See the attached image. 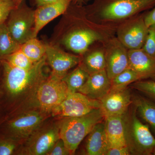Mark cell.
I'll list each match as a JSON object with an SVG mask.
<instances>
[{
    "label": "cell",
    "mask_w": 155,
    "mask_h": 155,
    "mask_svg": "<svg viewBox=\"0 0 155 155\" xmlns=\"http://www.w3.org/2000/svg\"><path fill=\"white\" fill-rule=\"evenodd\" d=\"M46 63V55L28 69L12 67L2 60L3 89L8 100L15 104L31 101L38 86L46 78L44 72Z\"/></svg>",
    "instance_id": "1"
},
{
    "label": "cell",
    "mask_w": 155,
    "mask_h": 155,
    "mask_svg": "<svg viewBox=\"0 0 155 155\" xmlns=\"http://www.w3.org/2000/svg\"><path fill=\"white\" fill-rule=\"evenodd\" d=\"M60 119L58 122L60 138L73 155L84 139L97 124L104 121L105 117L99 108L84 116Z\"/></svg>",
    "instance_id": "2"
},
{
    "label": "cell",
    "mask_w": 155,
    "mask_h": 155,
    "mask_svg": "<svg viewBox=\"0 0 155 155\" xmlns=\"http://www.w3.org/2000/svg\"><path fill=\"white\" fill-rule=\"evenodd\" d=\"M125 124L126 146L130 155H152L155 137L148 125L139 118L133 104L125 114Z\"/></svg>",
    "instance_id": "3"
},
{
    "label": "cell",
    "mask_w": 155,
    "mask_h": 155,
    "mask_svg": "<svg viewBox=\"0 0 155 155\" xmlns=\"http://www.w3.org/2000/svg\"><path fill=\"white\" fill-rule=\"evenodd\" d=\"M69 94L63 78L51 73L38 86L31 103L35 109L51 115L53 110L60 105Z\"/></svg>",
    "instance_id": "4"
},
{
    "label": "cell",
    "mask_w": 155,
    "mask_h": 155,
    "mask_svg": "<svg viewBox=\"0 0 155 155\" xmlns=\"http://www.w3.org/2000/svg\"><path fill=\"white\" fill-rule=\"evenodd\" d=\"M93 6L105 20H121L153 8L155 0H95Z\"/></svg>",
    "instance_id": "5"
},
{
    "label": "cell",
    "mask_w": 155,
    "mask_h": 155,
    "mask_svg": "<svg viewBox=\"0 0 155 155\" xmlns=\"http://www.w3.org/2000/svg\"><path fill=\"white\" fill-rule=\"evenodd\" d=\"M49 115L35 109L21 113L6 123L4 137L13 139L22 144L45 123Z\"/></svg>",
    "instance_id": "6"
},
{
    "label": "cell",
    "mask_w": 155,
    "mask_h": 155,
    "mask_svg": "<svg viewBox=\"0 0 155 155\" xmlns=\"http://www.w3.org/2000/svg\"><path fill=\"white\" fill-rule=\"evenodd\" d=\"M60 138L58 122L40 126L21 145L19 155H46Z\"/></svg>",
    "instance_id": "7"
},
{
    "label": "cell",
    "mask_w": 155,
    "mask_h": 155,
    "mask_svg": "<svg viewBox=\"0 0 155 155\" xmlns=\"http://www.w3.org/2000/svg\"><path fill=\"white\" fill-rule=\"evenodd\" d=\"M6 23L14 39L21 45L33 38L35 11L24 3V1L10 13Z\"/></svg>",
    "instance_id": "8"
},
{
    "label": "cell",
    "mask_w": 155,
    "mask_h": 155,
    "mask_svg": "<svg viewBox=\"0 0 155 155\" xmlns=\"http://www.w3.org/2000/svg\"><path fill=\"white\" fill-rule=\"evenodd\" d=\"M101 108V102L92 99L79 92L69 93L66 98L51 113L53 117L61 118L78 117Z\"/></svg>",
    "instance_id": "9"
},
{
    "label": "cell",
    "mask_w": 155,
    "mask_h": 155,
    "mask_svg": "<svg viewBox=\"0 0 155 155\" xmlns=\"http://www.w3.org/2000/svg\"><path fill=\"white\" fill-rule=\"evenodd\" d=\"M144 16L133 17L118 28L117 38L127 49H138L143 47L149 29L145 22Z\"/></svg>",
    "instance_id": "10"
},
{
    "label": "cell",
    "mask_w": 155,
    "mask_h": 155,
    "mask_svg": "<svg viewBox=\"0 0 155 155\" xmlns=\"http://www.w3.org/2000/svg\"><path fill=\"white\" fill-rule=\"evenodd\" d=\"M105 54L106 71L110 80L128 68V49L118 38L113 39L109 42Z\"/></svg>",
    "instance_id": "11"
},
{
    "label": "cell",
    "mask_w": 155,
    "mask_h": 155,
    "mask_svg": "<svg viewBox=\"0 0 155 155\" xmlns=\"http://www.w3.org/2000/svg\"><path fill=\"white\" fill-rule=\"evenodd\" d=\"M100 102V108L105 119L108 116L124 115L133 103L129 87L122 89H111Z\"/></svg>",
    "instance_id": "12"
},
{
    "label": "cell",
    "mask_w": 155,
    "mask_h": 155,
    "mask_svg": "<svg viewBox=\"0 0 155 155\" xmlns=\"http://www.w3.org/2000/svg\"><path fill=\"white\" fill-rule=\"evenodd\" d=\"M47 62L51 68L52 73L63 78L69 70L79 65L81 59L78 56L66 52L54 46L46 45Z\"/></svg>",
    "instance_id": "13"
},
{
    "label": "cell",
    "mask_w": 155,
    "mask_h": 155,
    "mask_svg": "<svg viewBox=\"0 0 155 155\" xmlns=\"http://www.w3.org/2000/svg\"><path fill=\"white\" fill-rule=\"evenodd\" d=\"M72 0H58L56 2L38 6L35 11V27L33 38H37L39 32L48 23L64 14Z\"/></svg>",
    "instance_id": "14"
},
{
    "label": "cell",
    "mask_w": 155,
    "mask_h": 155,
    "mask_svg": "<svg viewBox=\"0 0 155 155\" xmlns=\"http://www.w3.org/2000/svg\"><path fill=\"white\" fill-rule=\"evenodd\" d=\"M128 68L136 72L142 80L155 81V55H151L142 48L128 50Z\"/></svg>",
    "instance_id": "15"
},
{
    "label": "cell",
    "mask_w": 155,
    "mask_h": 155,
    "mask_svg": "<svg viewBox=\"0 0 155 155\" xmlns=\"http://www.w3.org/2000/svg\"><path fill=\"white\" fill-rule=\"evenodd\" d=\"M111 89V80L105 69L90 74L78 92L92 99L101 101Z\"/></svg>",
    "instance_id": "16"
},
{
    "label": "cell",
    "mask_w": 155,
    "mask_h": 155,
    "mask_svg": "<svg viewBox=\"0 0 155 155\" xmlns=\"http://www.w3.org/2000/svg\"><path fill=\"white\" fill-rule=\"evenodd\" d=\"M98 32L89 29L74 31L64 38L63 42L67 48L73 52L83 54L94 42L102 39Z\"/></svg>",
    "instance_id": "17"
},
{
    "label": "cell",
    "mask_w": 155,
    "mask_h": 155,
    "mask_svg": "<svg viewBox=\"0 0 155 155\" xmlns=\"http://www.w3.org/2000/svg\"><path fill=\"white\" fill-rule=\"evenodd\" d=\"M125 114L108 116L105 119L109 148L127 146L125 136Z\"/></svg>",
    "instance_id": "18"
},
{
    "label": "cell",
    "mask_w": 155,
    "mask_h": 155,
    "mask_svg": "<svg viewBox=\"0 0 155 155\" xmlns=\"http://www.w3.org/2000/svg\"><path fill=\"white\" fill-rule=\"evenodd\" d=\"M87 136L85 154L105 155L109 147L104 121L97 124Z\"/></svg>",
    "instance_id": "19"
},
{
    "label": "cell",
    "mask_w": 155,
    "mask_h": 155,
    "mask_svg": "<svg viewBox=\"0 0 155 155\" xmlns=\"http://www.w3.org/2000/svg\"><path fill=\"white\" fill-rule=\"evenodd\" d=\"M137 116L148 125L155 137V102L140 93L132 94Z\"/></svg>",
    "instance_id": "20"
},
{
    "label": "cell",
    "mask_w": 155,
    "mask_h": 155,
    "mask_svg": "<svg viewBox=\"0 0 155 155\" xmlns=\"http://www.w3.org/2000/svg\"><path fill=\"white\" fill-rule=\"evenodd\" d=\"M89 75L80 64L72 72L67 73L63 78V80L67 84L69 93L78 92L86 82Z\"/></svg>",
    "instance_id": "21"
},
{
    "label": "cell",
    "mask_w": 155,
    "mask_h": 155,
    "mask_svg": "<svg viewBox=\"0 0 155 155\" xmlns=\"http://www.w3.org/2000/svg\"><path fill=\"white\" fill-rule=\"evenodd\" d=\"M89 74L106 69V61L105 52L96 50L88 54L81 64H79Z\"/></svg>",
    "instance_id": "22"
},
{
    "label": "cell",
    "mask_w": 155,
    "mask_h": 155,
    "mask_svg": "<svg viewBox=\"0 0 155 155\" xmlns=\"http://www.w3.org/2000/svg\"><path fill=\"white\" fill-rule=\"evenodd\" d=\"M20 46L11 35L5 22L0 24V58L15 52Z\"/></svg>",
    "instance_id": "23"
},
{
    "label": "cell",
    "mask_w": 155,
    "mask_h": 155,
    "mask_svg": "<svg viewBox=\"0 0 155 155\" xmlns=\"http://www.w3.org/2000/svg\"><path fill=\"white\" fill-rule=\"evenodd\" d=\"M20 49L34 63L43 58L46 54V45L33 38L21 45Z\"/></svg>",
    "instance_id": "24"
},
{
    "label": "cell",
    "mask_w": 155,
    "mask_h": 155,
    "mask_svg": "<svg viewBox=\"0 0 155 155\" xmlns=\"http://www.w3.org/2000/svg\"><path fill=\"white\" fill-rule=\"evenodd\" d=\"M142 80L139 75L130 68H127L111 80V89H122L131 84Z\"/></svg>",
    "instance_id": "25"
},
{
    "label": "cell",
    "mask_w": 155,
    "mask_h": 155,
    "mask_svg": "<svg viewBox=\"0 0 155 155\" xmlns=\"http://www.w3.org/2000/svg\"><path fill=\"white\" fill-rule=\"evenodd\" d=\"M2 59L12 67L19 69H30L35 64L31 61L20 49Z\"/></svg>",
    "instance_id": "26"
},
{
    "label": "cell",
    "mask_w": 155,
    "mask_h": 155,
    "mask_svg": "<svg viewBox=\"0 0 155 155\" xmlns=\"http://www.w3.org/2000/svg\"><path fill=\"white\" fill-rule=\"evenodd\" d=\"M128 87L135 89L155 102V81L151 79L139 80L131 84Z\"/></svg>",
    "instance_id": "27"
},
{
    "label": "cell",
    "mask_w": 155,
    "mask_h": 155,
    "mask_svg": "<svg viewBox=\"0 0 155 155\" xmlns=\"http://www.w3.org/2000/svg\"><path fill=\"white\" fill-rule=\"evenodd\" d=\"M21 144L13 139L4 137L0 139V155H11L17 153Z\"/></svg>",
    "instance_id": "28"
},
{
    "label": "cell",
    "mask_w": 155,
    "mask_h": 155,
    "mask_svg": "<svg viewBox=\"0 0 155 155\" xmlns=\"http://www.w3.org/2000/svg\"><path fill=\"white\" fill-rule=\"evenodd\" d=\"M151 55H155V24L150 25L143 47L142 48Z\"/></svg>",
    "instance_id": "29"
},
{
    "label": "cell",
    "mask_w": 155,
    "mask_h": 155,
    "mask_svg": "<svg viewBox=\"0 0 155 155\" xmlns=\"http://www.w3.org/2000/svg\"><path fill=\"white\" fill-rule=\"evenodd\" d=\"M16 8L13 0H0V24L5 22L11 11Z\"/></svg>",
    "instance_id": "30"
},
{
    "label": "cell",
    "mask_w": 155,
    "mask_h": 155,
    "mask_svg": "<svg viewBox=\"0 0 155 155\" xmlns=\"http://www.w3.org/2000/svg\"><path fill=\"white\" fill-rule=\"evenodd\" d=\"M71 155L69 150L65 145L64 141L60 138L56 142L51 149L47 155Z\"/></svg>",
    "instance_id": "31"
},
{
    "label": "cell",
    "mask_w": 155,
    "mask_h": 155,
    "mask_svg": "<svg viewBox=\"0 0 155 155\" xmlns=\"http://www.w3.org/2000/svg\"><path fill=\"white\" fill-rule=\"evenodd\" d=\"M130 153L127 146L116 147L108 149L105 155H129Z\"/></svg>",
    "instance_id": "32"
},
{
    "label": "cell",
    "mask_w": 155,
    "mask_h": 155,
    "mask_svg": "<svg viewBox=\"0 0 155 155\" xmlns=\"http://www.w3.org/2000/svg\"><path fill=\"white\" fill-rule=\"evenodd\" d=\"M144 21L148 27L155 24V6L151 11L145 14Z\"/></svg>",
    "instance_id": "33"
},
{
    "label": "cell",
    "mask_w": 155,
    "mask_h": 155,
    "mask_svg": "<svg viewBox=\"0 0 155 155\" xmlns=\"http://www.w3.org/2000/svg\"><path fill=\"white\" fill-rule=\"evenodd\" d=\"M57 1H58V0H35L38 6L53 2H56Z\"/></svg>",
    "instance_id": "34"
},
{
    "label": "cell",
    "mask_w": 155,
    "mask_h": 155,
    "mask_svg": "<svg viewBox=\"0 0 155 155\" xmlns=\"http://www.w3.org/2000/svg\"><path fill=\"white\" fill-rule=\"evenodd\" d=\"M13 2H14V4H15L16 7H18L24 0H13Z\"/></svg>",
    "instance_id": "35"
},
{
    "label": "cell",
    "mask_w": 155,
    "mask_h": 155,
    "mask_svg": "<svg viewBox=\"0 0 155 155\" xmlns=\"http://www.w3.org/2000/svg\"><path fill=\"white\" fill-rule=\"evenodd\" d=\"M73 2L78 5H81L84 2V0H72Z\"/></svg>",
    "instance_id": "36"
},
{
    "label": "cell",
    "mask_w": 155,
    "mask_h": 155,
    "mask_svg": "<svg viewBox=\"0 0 155 155\" xmlns=\"http://www.w3.org/2000/svg\"><path fill=\"white\" fill-rule=\"evenodd\" d=\"M152 155H155V147L154 148L153 150Z\"/></svg>",
    "instance_id": "37"
},
{
    "label": "cell",
    "mask_w": 155,
    "mask_h": 155,
    "mask_svg": "<svg viewBox=\"0 0 155 155\" xmlns=\"http://www.w3.org/2000/svg\"><path fill=\"white\" fill-rule=\"evenodd\" d=\"M90 1H91V0H84V2H88Z\"/></svg>",
    "instance_id": "38"
}]
</instances>
